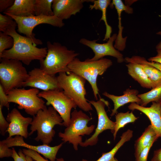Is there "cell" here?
<instances>
[{
	"mask_svg": "<svg viewBox=\"0 0 161 161\" xmlns=\"http://www.w3.org/2000/svg\"><path fill=\"white\" fill-rule=\"evenodd\" d=\"M6 34L13 37L14 44L11 48L2 52L0 55V59L15 60L29 65L34 60L40 61L46 57L47 51V47H36L37 44L35 41L20 35L16 30L9 31Z\"/></svg>",
	"mask_w": 161,
	"mask_h": 161,
	"instance_id": "obj_1",
	"label": "cell"
},
{
	"mask_svg": "<svg viewBox=\"0 0 161 161\" xmlns=\"http://www.w3.org/2000/svg\"><path fill=\"white\" fill-rule=\"evenodd\" d=\"M47 53L45 58L39 61L40 68L52 75L60 72H70L68 66L79 54L69 50L59 43H47Z\"/></svg>",
	"mask_w": 161,
	"mask_h": 161,
	"instance_id": "obj_2",
	"label": "cell"
},
{
	"mask_svg": "<svg viewBox=\"0 0 161 161\" xmlns=\"http://www.w3.org/2000/svg\"><path fill=\"white\" fill-rule=\"evenodd\" d=\"M63 123L62 117L53 107L47 108L46 106L33 116L29 136L36 131L37 136L35 140L38 142L41 141L43 144L49 145L55 134L53 129L54 126H63Z\"/></svg>",
	"mask_w": 161,
	"mask_h": 161,
	"instance_id": "obj_3",
	"label": "cell"
},
{
	"mask_svg": "<svg viewBox=\"0 0 161 161\" xmlns=\"http://www.w3.org/2000/svg\"><path fill=\"white\" fill-rule=\"evenodd\" d=\"M113 64L110 59L103 58L92 61L88 59L82 61L75 58L68 65L70 72L74 73L84 78L90 84L94 97L98 100L99 90L97 84L99 75H101Z\"/></svg>",
	"mask_w": 161,
	"mask_h": 161,
	"instance_id": "obj_4",
	"label": "cell"
},
{
	"mask_svg": "<svg viewBox=\"0 0 161 161\" xmlns=\"http://www.w3.org/2000/svg\"><path fill=\"white\" fill-rule=\"evenodd\" d=\"M57 78L64 93L77 106L86 112L92 110V105L85 97L86 92L85 87L86 80L84 78L72 72L67 74L66 72L59 73Z\"/></svg>",
	"mask_w": 161,
	"mask_h": 161,
	"instance_id": "obj_5",
	"label": "cell"
},
{
	"mask_svg": "<svg viewBox=\"0 0 161 161\" xmlns=\"http://www.w3.org/2000/svg\"><path fill=\"white\" fill-rule=\"evenodd\" d=\"M91 119L82 110L74 109L71 113L69 125L64 132L58 133L59 137L61 138L64 143L68 142L72 144L74 149L78 150V145L83 142L81 136L90 135L95 129L94 125L87 126Z\"/></svg>",
	"mask_w": 161,
	"mask_h": 161,
	"instance_id": "obj_6",
	"label": "cell"
},
{
	"mask_svg": "<svg viewBox=\"0 0 161 161\" xmlns=\"http://www.w3.org/2000/svg\"><path fill=\"white\" fill-rule=\"evenodd\" d=\"M0 59V84L6 93L14 89L22 87L29 76L22 63L13 59Z\"/></svg>",
	"mask_w": 161,
	"mask_h": 161,
	"instance_id": "obj_7",
	"label": "cell"
},
{
	"mask_svg": "<svg viewBox=\"0 0 161 161\" xmlns=\"http://www.w3.org/2000/svg\"><path fill=\"white\" fill-rule=\"evenodd\" d=\"M39 92V89L35 88H16L6 94L9 103L17 104L19 109H24L27 114L33 116L46 106L43 100L38 96Z\"/></svg>",
	"mask_w": 161,
	"mask_h": 161,
	"instance_id": "obj_8",
	"label": "cell"
},
{
	"mask_svg": "<svg viewBox=\"0 0 161 161\" xmlns=\"http://www.w3.org/2000/svg\"><path fill=\"white\" fill-rule=\"evenodd\" d=\"M13 19L17 24V31L23 34L27 37L35 41L37 45L42 44V41L35 37L32 31L37 26L43 24H48L53 26L61 28L64 26V23L61 19L55 15L47 16L44 15H32L27 17H18L5 13Z\"/></svg>",
	"mask_w": 161,
	"mask_h": 161,
	"instance_id": "obj_9",
	"label": "cell"
},
{
	"mask_svg": "<svg viewBox=\"0 0 161 161\" xmlns=\"http://www.w3.org/2000/svg\"><path fill=\"white\" fill-rule=\"evenodd\" d=\"M38 96L45 99L47 106L51 105L60 114L63 120V126L69 124L71 110L77 106L74 101L61 90H50L39 92Z\"/></svg>",
	"mask_w": 161,
	"mask_h": 161,
	"instance_id": "obj_10",
	"label": "cell"
},
{
	"mask_svg": "<svg viewBox=\"0 0 161 161\" xmlns=\"http://www.w3.org/2000/svg\"><path fill=\"white\" fill-rule=\"evenodd\" d=\"M89 102L95 108L98 118V123L94 134L89 138L81 143L79 145L83 147L95 145L98 141L99 135L105 130L109 129L113 133L115 122L110 119L105 111L106 106H108L107 101L100 98L97 101L93 100Z\"/></svg>",
	"mask_w": 161,
	"mask_h": 161,
	"instance_id": "obj_11",
	"label": "cell"
},
{
	"mask_svg": "<svg viewBox=\"0 0 161 161\" xmlns=\"http://www.w3.org/2000/svg\"><path fill=\"white\" fill-rule=\"evenodd\" d=\"M117 36L116 34H113L108 39L107 42L103 44L96 42L97 40H89L85 38L80 39L79 42L90 48L94 53L91 58H88L90 61H95L99 60L106 56H110L116 58L118 63L125 61L123 55L119 51L116 49L113 45Z\"/></svg>",
	"mask_w": 161,
	"mask_h": 161,
	"instance_id": "obj_12",
	"label": "cell"
},
{
	"mask_svg": "<svg viewBox=\"0 0 161 161\" xmlns=\"http://www.w3.org/2000/svg\"><path fill=\"white\" fill-rule=\"evenodd\" d=\"M29 76L22 87H31L43 90H61L57 77L49 74L41 69L35 68L28 72Z\"/></svg>",
	"mask_w": 161,
	"mask_h": 161,
	"instance_id": "obj_13",
	"label": "cell"
},
{
	"mask_svg": "<svg viewBox=\"0 0 161 161\" xmlns=\"http://www.w3.org/2000/svg\"><path fill=\"white\" fill-rule=\"evenodd\" d=\"M9 148L13 146H21L26 148L28 149L35 151L42 155L45 157L49 159L50 161H55L57 154L63 145V142L53 147L43 144L39 145H29L25 143L24 137L17 135L14 137H7L2 140Z\"/></svg>",
	"mask_w": 161,
	"mask_h": 161,
	"instance_id": "obj_14",
	"label": "cell"
},
{
	"mask_svg": "<svg viewBox=\"0 0 161 161\" xmlns=\"http://www.w3.org/2000/svg\"><path fill=\"white\" fill-rule=\"evenodd\" d=\"M6 119L9 123L7 131L8 137L18 135L27 138L29 136L28 127L33 118L24 117L17 109L14 108L8 113Z\"/></svg>",
	"mask_w": 161,
	"mask_h": 161,
	"instance_id": "obj_15",
	"label": "cell"
},
{
	"mask_svg": "<svg viewBox=\"0 0 161 161\" xmlns=\"http://www.w3.org/2000/svg\"><path fill=\"white\" fill-rule=\"evenodd\" d=\"M88 0H53L52 9L54 15L60 19H69L72 15L80 12L85 2H93Z\"/></svg>",
	"mask_w": 161,
	"mask_h": 161,
	"instance_id": "obj_16",
	"label": "cell"
},
{
	"mask_svg": "<svg viewBox=\"0 0 161 161\" xmlns=\"http://www.w3.org/2000/svg\"><path fill=\"white\" fill-rule=\"evenodd\" d=\"M129 110H138L146 115L150 120L151 125L158 137L161 138V102H152L149 107L142 106L135 103H131L128 106Z\"/></svg>",
	"mask_w": 161,
	"mask_h": 161,
	"instance_id": "obj_17",
	"label": "cell"
},
{
	"mask_svg": "<svg viewBox=\"0 0 161 161\" xmlns=\"http://www.w3.org/2000/svg\"><path fill=\"white\" fill-rule=\"evenodd\" d=\"M138 91L137 89L128 88L123 92V95L116 96L105 92L103 95L111 100L114 103V108L112 110L110 116L112 117L117 113L118 109L124 105L131 103L140 105L141 100L138 97Z\"/></svg>",
	"mask_w": 161,
	"mask_h": 161,
	"instance_id": "obj_18",
	"label": "cell"
},
{
	"mask_svg": "<svg viewBox=\"0 0 161 161\" xmlns=\"http://www.w3.org/2000/svg\"><path fill=\"white\" fill-rule=\"evenodd\" d=\"M114 6L116 10L118 16L119 29L115 41L114 47L120 51H123L125 49L127 37L123 38L122 31L123 27L122 26L121 15L123 11H124L128 14L133 13V9L129 6L125 5L121 0H113L111 4Z\"/></svg>",
	"mask_w": 161,
	"mask_h": 161,
	"instance_id": "obj_19",
	"label": "cell"
},
{
	"mask_svg": "<svg viewBox=\"0 0 161 161\" xmlns=\"http://www.w3.org/2000/svg\"><path fill=\"white\" fill-rule=\"evenodd\" d=\"M35 0H15L13 5L5 12L18 17L35 15Z\"/></svg>",
	"mask_w": 161,
	"mask_h": 161,
	"instance_id": "obj_20",
	"label": "cell"
},
{
	"mask_svg": "<svg viewBox=\"0 0 161 161\" xmlns=\"http://www.w3.org/2000/svg\"><path fill=\"white\" fill-rule=\"evenodd\" d=\"M128 74L143 87L147 89L156 87L143 70L138 64L129 63L126 65Z\"/></svg>",
	"mask_w": 161,
	"mask_h": 161,
	"instance_id": "obj_21",
	"label": "cell"
},
{
	"mask_svg": "<svg viewBox=\"0 0 161 161\" xmlns=\"http://www.w3.org/2000/svg\"><path fill=\"white\" fill-rule=\"evenodd\" d=\"M159 138L151 125L145 129L141 136L136 140L134 145L135 156L137 157L141 151L154 139Z\"/></svg>",
	"mask_w": 161,
	"mask_h": 161,
	"instance_id": "obj_22",
	"label": "cell"
},
{
	"mask_svg": "<svg viewBox=\"0 0 161 161\" xmlns=\"http://www.w3.org/2000/svg\"><path fill=\"white\" fill-rule=\"evenodd\" d=\"M93 4L90 5L89 8L90 10L93 9L98 10L102 12V16L100 21H103L104 22L106 27V32L103 41L108 39L111 37L112 32V27L109 25L107 22L106 18V11L108 7L111 4V1L110 0H94Z\"/></svg>",
	"mask_w": 161,
	"mask_h": 161,
	"instance_id": "obj_23",
	"label": "cell"
},
{
	"mask_svg": "<svg viewBox=\"0 0 161 161\" xmlns=\"http://www.w3.org/2000/svg\"><path fill=\"white\" fill-rule=\"evenodd\" d=\"M133 136V131L128 129L123 133L120 139L114 147L110 151L103 153L101 156L95 161H113L115 155L119 149L126 142L130 140ZM80 161H89L83 159Z\"/></svg>",
	"mask_w": 161,
	"mask_h": 161,
	"instance_id": "obj_24",
	"label": "cell"
},
{
	"mask_svg": "<svg viewBox=\"0 0 161 161\" xmlns=\"http://www.w3.org/2000/svg\"><path fill=\"white\" fill-rule=\"evenodd\" d=\"M115 126L113 133L114 140L117 132L120 129L129 123H134L138 118L135 116L132 111L130 112L128 111L125 113H117L115 115Z\"/></svg>",
	"mask_w": 161,
	"mask_h": 161,
	"instance_id": "obj_25",
	"label": "cell"
},
{
	"mask_svg": "<svg viewBox=\"0 0 161 161\" xmlns=\"http://www.w3.org/2000/svg\"><path fill=\"white\" fill-rule=\"evenodd\" d=\"M141 101L140 105L145 107L151 102H158L161 100V84L146 92L138 94Z\"/></svg>",
	"mask_w": 161,
	"mask_h": 161,
	"instance_id": "obj_26",
	"label": "cell"
},
{
	"mask_svg": "<svg viewBox=\"0 0 161 161\" xmlns=\"http://www.w3.org/2000/svg\"><path fill=\"white\" fill-rule=\"evenodd\" d=\"M53 0H35L34 9L36 16L54 15L52 9Z\"/></svg>",
	"mask_w": 161,
	"mask_h": 161,
	"instance_id": "obj_27",
	"label": "cell"
},
{
	"mask_svg": "<svg viewBox=\"0 0 161 161\" xmlns=\"http://www.w3.org/2000/svg\"><path fill=\"white\" fill-rule=\"evenodd\" d=\"M137 64L143 70L156 87L161 84V72L160 70L148 64Z\"/></svg>",
	"mask_w": 161,
	"mask_h": 161,
	"instance_id": "obj_28",
	"label": "cell"
},
{
	"mask_svg": "<svg viewBox=\"0 0 161 161\" xmlns=\"http://www.w3.org/2000/svg\"><path fill=\"white\" fill-rule=\"evenodd\" d=\"M17 27L16 22L7 15L0 13V31L5 34L8 32L16 30Z\"/></svg>",
	"mask_w": 161,
	"mask_h": 161,
	"instance_id": "obj_29",
	"label": "cell"
},
{
	"mask_svg": "<svg viewBox=\"0 0 161 161\" xmlns=\"http://www.w3.org/2000/svg\"><path fill=\"white\" fill-rule=\"evenodd\" d=\"M14 43L12 37L0 32V55L4 51L11 48Z\"/></svg>",
	"mask_w": 161,
	"mask_h": 161,
	"instance_id": "obj_30",
	"label": "cell"
},
{
	"mask_svg": "<svg viewBox=\"0 0 161 161\" xmlns=\"http://www.w3.org/2000/svg\"><path fill=\"white\" fill-rule=\"evenodd\" d=\"M133 63L139 64H145L153 66L161 72V64L156 62H150L147 61L145 58L139 56H134L132 58Z\"/></svg>",
	"mask_w": 161,
	"mask_h": 161,
	"instance_id": "obj_31",
	"label": "cell"
},
{
	"mask_svg": "<svg viewBox=\"0 0 161 161\" xmlns=\"http://www.w3.org/2000/svg\"><path fill=\"white\" fill-rule=\"evenodd\" d=\"M157 140V139L152 140L148 145L141 151L138 156L135 157L136 161H147L149 151L154 143Z\"/></svg>",
	"mask_w": 161,
	"mask_h": 161,
	"instance_id": "obj_32",
	"label": "cell"
},
{
	"mask_svg": "<svg viewBox=\"0 0 161 161\" xmlns=\"http://www.w3.org/2000/svg\"><path fill=\"white\" fill-rule=\"evenodd\" d=\"M12 149L13 150L12 158L14 161H36L31 157L26 155L21 149H19L17 153L14 148H12Z\"/></svg>",
	"mask_w": 161,
	"mask_h": 161,
	"instance_id": "obj_33",
	"label": "cell"
},
{
	"mask_svg": "<svg viewBox=\"0 0 161 161\" xmlns=\"http://www.w3.org/2000/svg\"><path fill=\"white\" fill-rule=\"evenodd\" d=\"M13 150L9 148L3 140L0 141V158L12 157Z\"/></svg>",
	"mask_w": 161,
	"mask_h": 161,
	"instance_id": "obj_34",
	"label": "cell"
},
{
	"mask_svg": "<svg viewBox=\"0 0 161 161\" xmlns=\"http://www.w3.org/2000/svg\"><path fill=\"white\" fill-rule=\"evenodd\" d=\"M2 108L0 106V130L1 134L4 136L9 127V123L4 116Z\"/></svg>",
	"mask_w": 161,
	"mask_h": 161,
	"instance_id": "obj_35",
	"label": "cell"
},
{
	"mask_svg": "<svg viewBox=\"0 0 161 161\" xmlns=\"http://www.w3.org/2000/svg\"><path fill=\"white\" fill-rule=\"evenodd\" d=\"M23 153L27 156L31 157L36 161H49L42 157L37 152L29 149H23Z\"/></svg>",
	"mask_w": 161,
	"mask_h": 161,
	"instance_id": "obj_36",
	"label": "cell"
},
{
	"mask_svg": "<svg viewBox=\"0 0 161 161\" xmlns=\"http://www.w3.org/2000/svg\"><path fill=\"white\" fill-rule=\"evenodd\" d=\"M9 103L8 101L7 95L4 91L3 87L0 84V106L2 108L3 107H5L9 109Z\"/></svg>",
	"mask_w": 161,
	"mask_h": 161,
	"instance_id": "obj_37",
	"label": "cell"
},
{
	"mask_svg": "<svg viewBox=\"0 0 161 161\" xmlns=\"http://www.w3.org/2000/svg\"><path fill=\"white\" fill-rule=\"evenodd\" d=\"M14 0H0V12H5L13 4Z\"/></svg>",
	"mask_w": 161,
	"mask_h": 161,
	"instance_id": "obj_38",
	"label": "cell"
},
{
	"mask_svg": "<svg viewBox=\"0 0 161 161\" xmlns=\"http://www.w3.org/2000/svg\"><path fill=\"white\" fill-rule=\"evenodd\" d=\"M157 55L149 58L148 59V61L157 63L161 64V50L157 49Z\"/></svg>",
	"mask_w": 161,
	"mask_h": 161,
	"instance_id": "obj_39",
	"label": "cell"
},
{
	"mask_svg": "<svg viewBox=\"0 0 161 161\" xmlns=\"http://www.w3.org/2000/svg\"><path fill=\"white\" fill-rule=\"evenodd\" d=\"M151 161H161V148L154 151Z\"/></svg>",
	"mask_w": 161,
	"mask_h": 161,
	"instance_id": "obj_40",
	"label": "cell"
},
{
	"mask_svg": "<svg viewBox=\"0 0 161 161\" xmlns=\"http://www.w3.org/2000/svg\"><path fill=\"white\" fill-rule=\"evenodd\" d=\"M156 49H161V41L159 42L158 44L156 47Z\"/></svg>",
	"mask_w": 161,
	"mask_h": 161,
	"instance_id": "obj_41",
	"label": "cell"
},
{
	"mask_svg": "<svg viewBox=\"0 0 161 161\" xmlns=\"http://www.w3.org/2000/svg\"><path fill=\"white\" fill-rule=\"evenodd\" d=\"M56 161H65L64 159L62 158H57L56 159Z\"/></svg>",
	"mask_w": 161,
	"mask_h": 161,
	"instance_id": "obj_42",
	"label": "cell"
},
{
	"mask_svg": "<svg viewBox=\"0 0 161 161\" xmlns=\"http://www.w3.org/2000/svg\"><path fill=\"white\" fill-rule=\"evenodd\" d=\"M156 34L157 35H159L161 36V31L157 32Z\"/></svg>",
	"mask_w": 161,
	"mask_h": 161,
	"instance_id": "obj_43",
	"label": "cell"
},
{
	"mask_svg": "<svg viewBox=\"0 0 161 161\" xmlns=\"http://www.w3.org/2000/svg\"><path fill=\"white\" fill-rule=\"evenodd\" d=\"M113 161H118V160L116 158H114L113 159Z\"/></svg>",
	"mask_w": 161,
	"mask_h": 161,
	"instance_id": "obj_44",
	"label": "cell"
},
{
	"mask_svg": "<svg viewBox=\"0 0 161 161\" xmlns=\"http://www.w3.org/2000/svg\"><path fill=\"white\" fill-rule=\"evenodd\" d=\"M160 101H161V100H160Z\"/></svg>",
	"mask_w": 161,
	"mask_h": 161,
	"instance_id": "obj_45",
	"label": "cell"
}]
</instances>
